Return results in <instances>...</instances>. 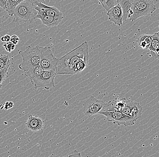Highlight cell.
<instances>
[{"instance_id":"1","label":"cell","mask_w":159,"mask_h":157,"mask_svg":"<svg viewBox=\"0 0 159 157\" xmlns=\"http://www.w3.org/2000/svg\"><path fill=\"white\" fill-rule=\"evenodd\" d=\"M89 57L88 42H84L62 57L58 58L56 74L73 75L80 73L87 67Z\"/></svg>"},{"instance_id":"2","label":"cell","mask_w":159,"mask_h":157,"mask_svg":"<svg viewBox=\"0 0 159 157\" xmlns=\"http://www.w3.org/2000/svg\"><path fill=\"white\" fill-rule=\"evenodd\" d=\"M19 53L23 59L22 62L19 66V68L24 72L40 66L41 53L38 46H28L25 51H19Z\"/></svg>"},{"instance_id":"3","label":"cell","mask_w":159,"mask_h":157,"mask_svg":"<svg viewBox=\"0 0 159 157\" xmlns=\"http://www.w3.org/2000/svg\"><path fill=\"white\" fill-rule=\"evenodd\" d=\"M38 11L31 0H25L18 5L14 11V21L16 22L27 23L36 19Z\"/></svg>"},{"instance_id":"4","label":"cell","mask_w":159,"mask_h":157,"mask_svg":"<svg viewBox=\"0 0 159 157\" xmlns=\"http://www.w3.org/2000/svg\"><path fill=\"white\" fill-rule=\"evenodd\" d=\"M153 0H133L129 19L132 21L152 14L156 11Z\"/></svg>"},{"instance_id":"5","label":"cell","mask_w":159,"mask_h":157,"mask_svg":"<svg viewBox=\"0 0 159 157\" xmlns=\"http://www.w3.org/2000/svg\"><path fill=\"white\" fill-rule=\"evenodd\" d=\"M56 75L55 69L44 71L40 76L30 80L31 82L34 86L35 89L42 88L49 90L51 88L55 87L54 79Z\"/></svg>"},{"instance_id":"6","label":"cell","mask_w":159,"mask_h":157,"mask_svg":"<svg viewBox=\"0 0 159 157\" xmlns=\"http://www.w3.org/2000/svg\"><path fill=\"white\" fill-rule=\"evenodd\" d=\"M98 114H101L106 117L108 121L112 122L119 125L132 126L136 121L133 118L126 115L119 111H101Z\"/></svg>"},{"instance_id":"7","label":"cell","mask_w":159,"mask_h":157,"mask_svg":"<svg viewBox=\"0 0 159 157\" xmlns=\"http://www.w3.org/2000/svg\"><path fill=\"white\" fill-rule=\"evenodd\" d=\"M38 47L41 53L40 66L44 71L56 69L58 58L55 56L50 47Z\"/></svg>"},{"instance_id":"8","label":"cell","mask_w":159,"mask_h":157,"mask_svg":"<svg viewBox=\"0 0 159 157\" xmlns=\"http://www.w3.org/2000/svg\"><path fill=\"white\" fill-rule=\"evenodd\" d=\"M106 104L103 101L95 98L94 96H90L83 104V112L85 116H92L98 114Z\"/></svg>"},{"instance_id":"9","label":"cell","mask_w":159,"mask_h":157,"mask_svg":"<svg viewBox=\"0 0 159 157\" xmlns=\"http://www.w3.org/2000/svg\"><path fill=\"white\" fill-rule=\"evenodd\" d=\"M142 111L143 107L139 103L126 100L125 106L120 112L137 121L142 117Z\"/></svg>"},{"instance_id":"10","label":"cell","mask_w":159,"mask_h":157,"mask_svg":"<svg viewBox=\"0 0 159 157\" xmlns=\"http://www.w3.org/2000/svg\"><path fill=\"white\" fill-rule=\"evenodd\" d=\"M34 8L38 11L37 15L49 17H63L62 12L55 7L47 6L44 4L40 2L35 6Z\"/></svg>"},{"instance_id":"11","label":"cell","mask_w":159,"mask_h":157,"mask_svg":"<svg viewBox=\"0 0 159 157\" xmlns=\"http://www.w3.org/2000/svg\"><path fill=\"white\" fill-rule=\"evenodd\" d=\"M107 15L109 20L113 22L115 24L122 26L123 22V11L120 5L118 4L111 8L107 12Z\"/></svg>"},{"instance_id":"12","label":"cell","mask_w":159,"mask_h":157,"mask_svg":"<svg viewBox=\"0 0 159 157\" xmlns=\"http://www.w3.org/2000/svg\"><path fill=\"white\" fill-rule=\"evenodd\" d=\"M25 125L26 127L33 132L41 130L44 127V122L41 118L31 115H29Z\"/></svg>"},{"instance_id":"13","label":"cell","mask_w":159,"mask_h":157,"mask_svg":"<svg viewBox=\"0 0 159 157\" xmlns=\"http://www.w3.org/2000/svg\"><path fill=\"white\" fill-rule=\"evenodd\" d=\"M63 18L64 17H49L39 15H37L36 16V19H39L41 20L42 23L44 26L49 27L57 26L61 22Z\"/></svg>"},{"instance_id":"14","label":"cell","mask_w":159,"mask_h":157,"mask_svg":"<svg viewBox=\"0 0 159 157\" xmlns=\"http://www.w3.org/2000/svg\"><path fill=\"white\" fill-rule=\"evenodd\" d=\"M152 37L151 35H141L139 37H138L137 40L139 47L142 49H149L152 42Z\"/></svg>"},{"instance_id":"15","label":"cell","mask_w":159,"mask_h":157,"mask_svg":"<svg viewBox=\"0 0 159 157\" xmlns=\"http://www.w3.org/2000/svg\"><path fill=\"white\" fill-rule=\"evenodd\" d=\"M133 0H120L119 4L123 11V22H125L129 19L130 10L132 7Z\"/></svg>"},{"instance_id":"16","label":"cell","mask_w":159,"mask_h":157,"mask_svg":"<svg viewBox=\"0 0 159 157\" xmlns=\"http://www.w3.org/2000/svg\"><path fill=\"white\" fill-rule=\"evenodd\" d=\"M25 0H7L6 11L11 17L14 16V11L16 7Z\"/></svg>"},{"instance_id":"17","label":"cell","mask_w":159,"mask_h":157,"mask_svg":"<svg viewBox=\"0 0 159 157\" xmlns=\"http://www.w3.org/2000/svg\"><path fill=\"white\" fill-rule=\"evenodd\" d=\"M44 71V70L40 66H38L24 73L25 75L30 80H31L35 77L40 76L43 72Z\"/></svg>"},{"instance_id":"18","label":"cell","mask_w":159,"mask_h":157,"mask_svg":"<svg viewBox=\"0 0 159 157\" xmlns=\"http://www.w3.org/2000/svg\"><path fill=\"white\" fill-rule=\"evenodd\" d=\"M152 42L149 48L150 51L157 53L159 50V35L157 33L152 35Z\"/></svg>"},{"instance_id":"19","label":"cell","mask_w":159,"mask_h":157,"mask_svg":"<svg viewBox=\"0 0 159 157\" xmlns=\"http://www.w3.org/2000/svg\"><path fill=\"white\" fill-rule=\"evenodd\" d=\"M11 64V60L8 55H0V70L9 68Z\"/></svg>"},{"instance_id":"20","label":"cell","mask_w":159,"mask_h":157,"mask_svg":"<svg viewBox=\"0 0 159 157\" xmlns=\"http://www.w3.org/2000/svg\"><path fill=\"white\" fill-rule=\"evenodd\" d=\"M99 1L107 12L111 8L118 4L116 0H99Z\"/></svg>"},{"instance_id":"21","label":"cell","mask_w":159,"mask_h":157,"mask_svg":"<svg viewBox=\"0 0 159 157\" xmlns=\"http://www.w3.org/2000/svg\"><path fill=\"white\" fill-rule=\"evenodd\" d=\"M9 68L0 70V86H2V84L8 76V70Z\"/></svg>"},{"instance_id":"22","label":"cell","mask_w":159,"mask_h":157,"mask_svg":"<svg viewBox=\"0 0 159 157\" xmlns=\"http://www.w3.org/2000/svg\"><path fill=\"white\" fill-rule=\"evenodd\" d=\"M3 47L7 52L9 53L13 51L16 48V45L13 44L11 42L5 43V44L3 45Z\"/></svg>"},{"instance_id":"23","label":"cell","mask_w":159,"mask_h":157,"mask_svg":"<svg viewBox=\"0 0 159 157\" xmlns=\"http://www.w3.org/2000/svg\"><path fill=\"white\" fill-rule=\"evenodd\" d=\"M10 42L15 45H17L20 42V38L16 35H14L11 37Z\"/></svg>"},{"instance_id":"24","label":"cell","mask_w":159,"mask_h":157,"mask_svg":"<svg viewBox=\"0 0 159 157\" xmlns=\"http://www.w3.org/2000/svg\"><path fill=\"white\" fill-rule=\"evenodd\" d=\"M14 106L13 103L12 102L7 101L4 104V109L6 110H9L11 108Z\"/></svg>"},{"instance_id":"25","label":"cell","mask_w":159,"mask_h":157,"mask_svg":"<svg viewBox=\"0 0 159 157\" xmlns=\"http://www.w3.org/2000/svg\"><path fill=\"white\" fill-rule=\"evenodd\" d=\"M11 37L9 35H6L4 36H3L1 38V40L2 42H9L11 41Z\"/></svg>"},{"instance_id":"26","label":"cell","mask_w":159,"mask_h":157,"mask_svg":"<svg viewBox=\"0 0 159 157\" xmlns=\"http://www.w3.org/2000/svg\"><path fill=\"white\" fill-rule=\"evenodd\" d=\"M7 0H0V7H2L4 10L7 9L6 4H7Z\"/></svg>"},{"instance_id":"27","label":"cell","mask_w":159,"mask_h":157,"mask_svg":"<svg viewBox=\"0 0 159 157\" xmlns=\"http://www.w3.org/2000/svg\"><path fill=\"white\" fill-rule=\"evenodd\" d=\"M34 4V6H36L39 3H42L44 4L45 0H31Z\"/></svg>"},{"instance_id":"28","label":"cell","mask_w":159,"mask_h":157,"mask_svg":"<svg viewBox=\"0 0 159 157\" xmlns=\"http://www.w3.org/2000/svg\"><path fill=\"white\" fill-rule=\"evenodd\" d=\"M66 157H81V153H76V154H73V155H70L67 156Z\"/></svg>"},{"instance_id":"29","label":"cell","mask_w":159,"mask_h":157,"mask_svg":"<svg viewBox=\"0 0 159 157\" xmlns=\"http://www.w3.org/2000/svg\"><path fill=\"white\" fill-rule=\"evenodd\" d=\"M116 1H117V3L119 4V2H120V0H116Z\"/></svg>"},{"instance_id":"30","label":"cell","mask_w":159,"mask_h":157,"mask_svg":"<svg viewBox=\"0 0 159 157\" xmlns=\"http://www.w3.org/2000/svg\"><path fill=\"white\" fill-rule=\"evenodd\" d=\"M157 33L159 35V32H157Z\"/></svg>"},{"instance_id":"31","label":"cell","mask_w":159,"mask_h":157,"mask_svg":"<svg viewBox=\"0 0 159 157\" xmlns=\"http://www.w3.org/2000/svg\"><path fill=\"white\" fill-rule=\"evenodd\" d=\"M2 86H0V89H1V88H2Z\"/></svg>"},{"instance_id":"32","label":"cell","mask_w":159,"mask_h":157,"mask_svg":"<svg viewBox=\"0 0 159 157\" xmlns=\"http://www.w3.org/2000/svg\"><path fill=\"white\" fill-rule=\"evenodd\" d=\"M158 60H159V58H158Z\"/></svg>"},{"instance_id":"33","label":"cell","mask_w":159,"mask_h":157,"mask_svg":"<svg viewBox=\"0 0 159 157\" xmlns=\"http://www.w3.org/2000/svg\"><path fill=\"white\" fill-rule=\"evenodd\" d=\"M158 103H159V101Z\"/></svg>"}]
</instances>
